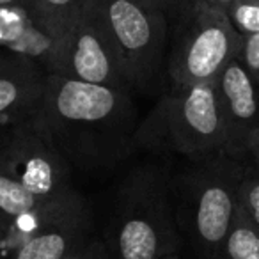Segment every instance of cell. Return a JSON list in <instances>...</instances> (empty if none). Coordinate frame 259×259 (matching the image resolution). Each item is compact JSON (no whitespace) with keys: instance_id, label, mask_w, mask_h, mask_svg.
<instances>
[{"instance_id":"obj_1","label":"cell","mask_w":259,"mask_h":259,"mask_svg":"<svg viewBox=\"0 0 259 259\" xmlns=\"http://www.w3.org/2000/svg\"><path fill=\"white\" fill-rule=\"evenodd\" d=\"M32 117L73 170H110L137 149L141 117L130 91L48 73Z\"/></svg>"},{"instance_id":"obj_2","label":"cell","mask_w":259,"mask_h":259,"mask_svg":"<svg viewBox=\"0 0 259 259\" xmlns=\"http://www.w3.org/2000/svg\"><path fill=\"white\" fill-rule=\"evenodd\" d=\"M245 162L227 153L187 158L170 170V199L181 238L195 259H215L240 208Z\"/></svg>"},{"instance_id":"obj_3","label":"cell","mask_w":259,"mask_h":259,"mask_svg":"<svg viewBox=\"0 0 259 259\" xmlns=\"http://www.w3.org/2000/svg\"><path fill=\"white\" fill-rule=\"evenodd\" d=\"M101 240L112 259H165L180 254L181 238L170 199V169L160 163H144L122 178Z\"/></svg>"},{"instance_id":"obj_4","label":"cell","mask_w":259,"mask_h":259,"mask_svg":"<svg viewBox=\"0 0 259 259\" xmlns=\"http://www.w3.org/2000/svg\"><path fill=\"white\" fill-rule=\"evenodd\" d=\"M135 148L155 155L199 158L226 149V130L217 78L190 85H167L139 121Z\"/></svg>"},{"instance_id":"obj_5","label":"cell","mask_w":259,"mask_h":259,"mask_svg":"<svg viewBox=\"0 0 259 259\" xmlns=\"http://www.w3.org/2000/svg\"><path fill=\"white\" fill-rule=\"evenodd\" d=\"M115 55L132 93L160 96L167 87L169 20L142 0H83Z\"/></svg>"},{"instance_id":"obj_6","label":"cell","mask_w":259,"mask_h":259,"mask_svg":"<svg viewBox=\"0 0 259 259\" xmlns=\"http://www.w3.org/2000/svg\"><path fill=\"white\" fill-rule=\"evenodd\" d=\"M241 36L227 15L206 0H192L178 20V32L167 55V85H190L215 80L238 57Z\"/></svg>"},{"instance_id":"obj_7","label":"cell","mask_w":259,"mask_h":259,"mask_svg":"<svg viewBox=\"0 0 259 259\" xmlns=\"http://www.w3.org/2000/svg\"><path fill=\"white\" fill-rule=\"evenodd\" d=\"M93 234V220L82 195L75 190L47 199L23 215L2 247L15 250L11 259H64Z\"/></svg>"},{"instance_id":"obj_8","label":"cell","mask_w":259,"mask_h":259,"mask_svg":"<svg viewBox=\"0 0 259 259\" xmlns=\"http://www.w3.org/2000/svg\"><path fill=\"white\" fill-rule=\"evenodd\" d=\"M0 169L39 197L50 199L75 190L71 165L32 115L0 128Z\"/></svg>"},{"instance_id":"obj_9","label":"cell","mask_w":259,"mask_h":259,"mask_svg":"<svg viewBox=\"0 0 259 259\" xmlns=\"http://www.w3.org/2000/svg\"><path fill=\"white\" fill-rule=\"evenodd\" d=\"M52 73L80 82L130 91L103 30L85 6H82L80 15L59 43L57 61Z\"/></svg>"},{"instance_id":"obj_10","label":"cell","mask_w":259,"mask_h":259,"mask_svg":"<svg viewBox=\"0 0 259 259\" xmlns=\"http://www.w3.org/2000/svg\"><path fill=\"white\" fill-rule=\"evenodd\" d=\"M217 94L226 130L224 153L245 162L259 128V82L234 57L217 76Z\"/></svg>"},{"instance_id":"obj_11","label":"cell","mask_w":259,"mask_h":259,"mask_svg":"<svg viewBox=\"0 0 259 259\" xmlns=\"http://www.w3.org/2000/svg\"><path fill=\"white\" fill-rule=\"evenodd\" d=\"M48 71L34 59L0 55V128L34 115L47 89Z\"/></svg>"},{"instance_id":"obj_12","label":"cell","mask_w":259,"mask_h":259,"mask_svg":"<svg viewBox=\"0 0 259 259\" xmlns=\"http://www.w3.org/2000/svg\"><path fill=\"white\" fill-rule=\"evenodd\" d=\"M61 39L45 34L25 8H0V47L34 59L48 73L54 71Z\"/></svg>"},{"instance_id":"obj_13","label":"cell","mask_w":259,"mask_h":259,"mask_svg":"<svg viewBox=\"0 0 259 259\" xmlns=\"http://www.w3.org/2000/svg\"><path fill=\"white\" fill-rule=\"evenodd\" d=\"M45 201L47 197L32 194L20 181L0 169V234H8L23 215L36 209Z\"/></svg>"},{"instance_id":"obj_14","label":"cell","mask_w":259,"mask_h":259,"mask_svg":"<svg viewBox=\"0 0 259 259\" xmlns=\"http://www.w3.org/2000/svg\"><path fill=\"white\" fill-rule=\"evenodd\" d=\"M83 0H30L27 6L30 18L45 34L62 39L80 15Z\"/></svg>"},{"instance_id":"obj_15","label":"cell","mask_w":259,"mask_h":259,"mask_svg":"<svg viewBox=\"0 0 259 259\" xmlns=\"http://www.w3.org/2000/svg\"><path fill=\"white\" fill-rule=\"evenodd\" d=\"M215 259H259V231L238 208V215Z\"/></svg>"},{"instance_id":"obj_16","label":"cell","mask_w":259,"mask_h":259,"mask_svg":"<svg viewBox=\"0 0 259 259\" xmlns=\"http://www.w3.org/2000/svg\"><path fill=\"white\" fill-rule=\"evenodd\" d=\"M240 209L259 231V160H245L240 183Z\"/></svg>"},{"instance_id":"obj_17","label":"cell","mask_w":259,"mask_h":259,"mask_svg":"<svg viewBox=\"0 0 259 259\" xmlns=\"http://www.w3.org/2000/svg\"><path fill=\"white\" fill-rule=\"evenodd\" d=\"M226 15L241 36L259 34V0H234Z\"/></svg>"},{"instance_id":"obj_18","label":"cell","mask_w":259,"mask_h":259,"mask_svg":"<svg viewBox=\"0 0 259 259\" xmlns=\"http://www.w3.org/2000/svg\"><path fill=\"white\" fill-rule=\"evenodd\" d=\"M238 59L247 68V71L259 82V34L243 36Z\"/></svg>"},{"instance_id":"obj_19","label":"cell","mask_w":259,"mask_h":259,"mask_svg":"<svg viewBox=\"0 0 259 259\" xmlns=\"http://www.w3.org/2000/svg\"><path fill=\"white\" fill-rule=\"evenodd\" d=\"M64 259H112V255L101 238L91 236L85 243H82L78 248H75Z\"/></svg>"},{"instance_id":"obj_20","label":"cell","mask_w":259,"mask_h":259,"mask_svg":"<svg viewBox=\"0 0 259 259\" xmlns=\"http://www.w3.org/2000/svg\"><path fill=\"white\" fill-rule=\"evenodd\" d=\"M142 2L153 8L155 11L162 13L169 20V23L178 22L192 4V0H142Z\"/></svg>"},{"instance_id":"obj_21","label":"cell","mask_w":259,"mask_h":259,"mask_svg":"<svg viewBox=\"0 0 259 259\" xmlns=\"http://www.w3.org/2000/svg\"><path fill=\"white\" fill-rule=\"evenodd\" d=\"M247 160H259V128H257V132H255L254 139H252V142H250Z\"/></svg>"},{"instance_id":"obj_22","label":"cell","mask_w":259,"mask_h":259,"mask_svg":"<svg viewBox=\"0 0 259 259\" xmlns=\"http://www.w3.org/2000/svg\"><path fill=\"white\" fill-rule=\"evenodd\" d=\"M208 4H211L213 8H217V9H220V11H224L226 13L227 9L231 8V6L234 4V0H206Z\"/></svg>"},{"instance_id":"obj_23","label":"cell","mask_w":259,"mask_h":259,"mask_svg":"<svg viewBox=\"0 0 259 259\" xmlns=\"http://www.w3.org/2000/svg\"><path fill=\"white\" fill-rule=\"evenodd\" d=\"M30 0H0V8H15V6H18V8H25L29 6Z\"/></svg>"},{"instance_id":"obj_24","label":"cell","mask_w":259,"mask_h":259,"mask_svg":"<svg viewBox=\"0 0 259 259\" xmlns=\"http://www.w3.org/2000/svg\"><path fill=\"white\" fill-rule=\"evenodd\" d=\"M165 259H181V257H180V254H172V255H167Z\"/></svg>"},{"instance_id":"obj_25","label":"cell","mask_w":259,"mask_h":259,"mask_svg":"<svg viewBox=\"0 0 259 259\" xmlns=\"http://www.w3.org/2000/svg\"><path fill=\"white\" fill-rule=\"evenodd\" d=\"M0 241H2V234H0Z\"/></svg>"}]
</instances>
